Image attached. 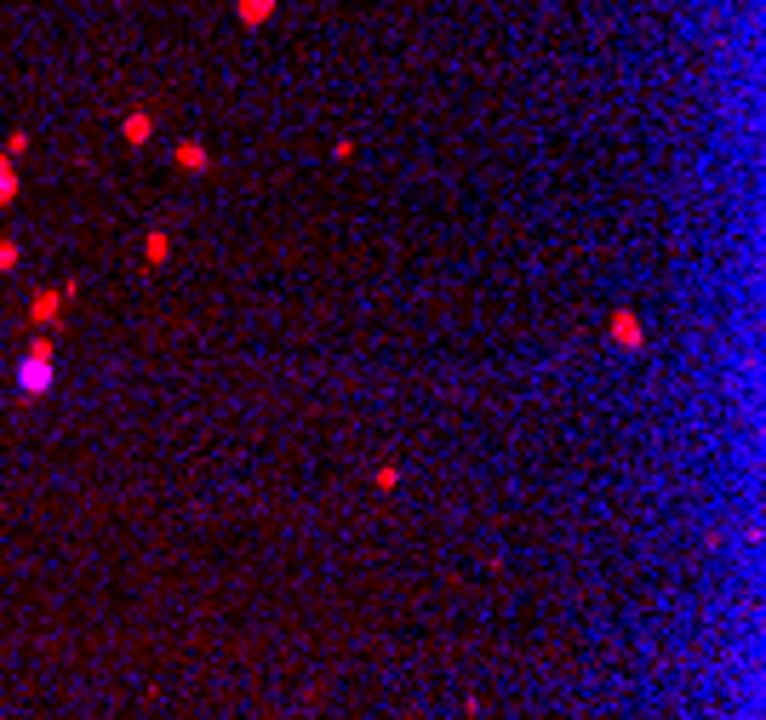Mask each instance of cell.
<instances>
[{"instance_id": "cell-1", "label": "cell", "mask_w": 766, "mask_h": 720, "mask_svg": "<svg viewBox=\"0 0 766 720\" xmlns=\"http://www.w3.org/2000/svg\"><path fill=\"white\" fill-rule=\"evenodd\" d=\"M46 389H52V349L35 343V349L23 355V366H18V395H46Z\"/></svg>"}, {"instance_id": "cell-2", "label": "cell", "mask_w": 766, "mask_h": 720, "mask_svg": "<svg viewBox=\"0 0 766 720\" xmlns=\"http://www.w3.org/2000/svg\"><path fill=\"white\" fill-rule=\"evenodd\" d=\"M612 338L635 349V343H640V326H635V315H618V320H612Z\"/></svg>"}, {"instance_id": "cell-3", "label": "cell", "mask_w": 766, "mask_h": 720, "mask_svg": "<svg viewBox=\"0 0 766 720\" xmlns=\"http://www.w3.org/2000/svg\"><path fill=\"white\" fill-rule=\"evenodd\" d=\"M57 303H64V297H35V320L46 326V320H52V315H57Z\"/></svg>"}, {"instance_id": "cell-4", "label": "cell", "mask_w": 766, "mask_h": 720, "mask_svg": "<svg viewBox=\"0 0 766 720\" xmlns=\"http://www.w3.org/2000/svg\"><path fill=\"white\" fill-rule=\"evenodd\" d=\"M0 200H12V166L0 161Z\"/></svg>"}]
</instances>
